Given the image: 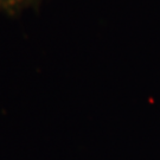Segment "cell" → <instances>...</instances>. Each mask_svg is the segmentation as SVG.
Instances as JSON below:
<instances>
[{"instance_id":"1","label":"cell","mask_w":160,"mask_h":160,"mask_svg":"<svg viewBox=\"0 0 160 160\" xmlns=\"http://www.w3.org/2000/svg\"><path fill=\"white\" fill-rule=\"evenodd\" d=\"M43 0H0V13L13 14L33 7Z\"/></svg>"}]
</instances>
